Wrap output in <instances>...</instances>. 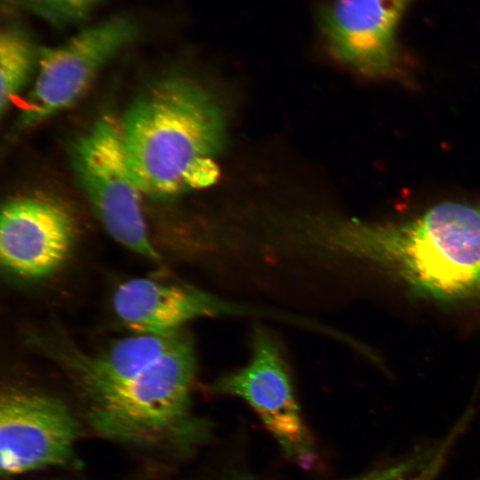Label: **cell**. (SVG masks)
Returning <instances> with one entry per match:
<instances>
[{
    "mask_svg": "<svg viewBox=\"0 0 480 480\" xmlns=\"http://www.w3.org/2000/svg\"><path fill=\"white\" fill-rule=\"evenodd\" d=\"M326 249L389 274L413 292L440 301L480 299V206L445 202L404 221L348 220L322 224Z\"/></svg>",
    "mask_w": 480,
    "mask_h": 480,
    "instance_id": "6da1fadb",
    "label": "cell"
},
{
    "mask_svg": "<svg viewBox=\"0 0 480 480\" xmlns=\"http://www.w3.org/2000/svg\"><path fill=\"white\" fill-rule=\"evenodd\" d=\"M118 124L128 165L148 196L172 199L218 178L224 117L213 98L191 80L171 76L154 83Z\"/></svg>",
    "mask_w": 480,
    "mask_h": 480,
    "instance_id": "7a4b0ae2",
    "label": "cell"
},
{
    "mask_svg": "<svg viewBox=\"0 0 480 480\" xmlns=\"http://www.w3.org/2000/svg\"><path fill=\"white\" fill-rule=\"evenodd\" d=\"M196 372L194 346L182 332L161 358L132 379L86 390L89 422L101 436L120 442L170 441L188 424Z\"/></svg>",
    "mask_w": 480,
    "mask_h": 480,
    "instance_id": "3957f363",
    "label": "cell"
},
{
    "mask_svg": "<svg viewBox=\"0 0 480 480\" xmlns=\"http://www.w3.org/2000/svg\"><path fill=\"white\" fill-rule=\"evenodd\" d=\"M79 185L106 231L123 246L156 263L141 207V194L128 165L118 120L101 116L71 147Z\"/></svg>",
    "mask_w": 480,
    "mask_h": 480,
    "instance_id": "277c9868",
    "label": "cell"
},
{
    "mask_svg": "<svg viewBox=\"0 0 480 480\" xmlns=\"http://www.w3.org/2000/svg\"><path fill=\"white\" fill-rule=\"evenodd\" d=\"M139 34L134 20L113 16L84 28L61 44L40 48L36 80L17 127L36 126L76 103L100 69Z\"/></svg>",
    "mask_w": 480,
    "mask_h": 480,
    "instance_id": "5b68a950",
    "label": "cell"
},
{
    "mask_svg": "<svg viewBox=\"0 0 480 480\" xmlns=\"http://www.w3.org/2000/svg\"><path fill=\"white\" fill-rule=\"evenodd\" d=\"M210 388L243 399L287 455L305 468L312 465V437L302 419L282 350L269 332L256 328L248 363L222 375Z\"/></svg>",
    "mask_w": 480,
    "mask_h": 480,
    "instance_id": "8992f818",
    "label": "cell"
},
{
    "mask_svg": "<svg viewBox=\"0 0 480 480\" xmlns=\"http://www.w3.org/2000/svg\"><path fill=\"white\" fill-rule=\"evenodd\" d=\"M79 423L61 400L7 389L0 399V471L24 474L70 461Z\"/></svg>",
    "mask_w": 480,
    "mask_h": 480,
    "instance_id": "52a82bcc",
    "label": "cell"
},
{
    "mask_svg": "<svg viewBox=\"0 0 480 480\" xmlns=\"http://www.w3.org/2000/svg\"><path fill=\"white\" fill-rule=\"evenodd\" d=\"M415 1L327 0L318 14L321 36L350 68L371 76H396L404 63L399 29Z\"/></svg>",
    "mask_w": 480,
    "mask_h": 480,
    "instance_id": "ba28073f",
    "label": "cell"
},
{
    "mask_svg": "<svg viewBox=\"0 0 480 480\" xmlns=\"http://www.w3.org/2000/svg\"><path fill=\"white\" fill-rule=\"evenodd\" d=\"M0 217V259L8 271L23 278H44L68 259L74 245L75 223L55 200L13 198L3 205Z\"/></svg>",
    "mask_w": 480,
    "mask_h": 480,
    "instance_id": "9c48e42d",
    "label": "cell"
},
{
    "mask_svg": "<svg viewBox=\"0 0 480 480\" xmlns=\"http://www.w3.org/2000/svg\"><path fill=\"white\" fill-rule=\"evenodd\" d=\"M123 325L135 333L168 335L201 316L221 312L212 296L193 287L138 277L120 284L112 299Z\"/></svg>",
    "mask_w": 480,
    "mask_h": 480,
    "instance_id": "30bf717a",
    "label": "cell"
},
{
    "mask_svg": "<svg viewBox=\"0 0 480 480\" xmlns=\"http://www.w3.org/2000/svg\"><path fill=\"white\" fill-rule=\"evenodd\" d=\"M183 332L136 333L119 339L96 356L76 353L73 365L84 390L128 380L161 358Z\"/></svg>",
    "mask_w": 480,
    "mask_h": 480,
    "instance_id": "8fae6325",
    "label": "cell"
},
{
    "mask_svg": "<svg viewBox=\"0 0 480 480\" xmlns=\"http://www.w3.org/2000/svg\"><path fill=\"white\" fill-rule=\"evenodd\" d=\"M39 50L20 29L6 28L0 36V110L4 114L37 69Z\"/></svg>",
    "mask_w": 480,
    "mask_h": 480,
    "instance_id": "7c38bea8",
    "label": "cell"
},
{
    "mask_svg": "<svg viewBox=\"0 0 480 480\" xmlns=\"http://www.w3.org/2000/svg\"><path fill=\"white\" fill-rule=\"evenodd\" d=\"M50 23L62 26L86 18L100 0H13Z\"/></svg>",
    "mask_w": 480,
    "mask_h": 480,
    "instance_id": "4fadbf2b",
    "label": "cell"
},
{
    "mask_svg": "<svg viewBox=\"0 0 480 480\" xmlns=\"http://www.w3.org/2000/svg\"><path fill=\"white\" fill-rule=\"evenodd\" d=\"M420 466L419 458H412L348 480H403Z\"/></svg>",
    "mask_w": 480,
    "mask_h": 480,
    "instance_id": "5bb4252c",
    "label": "cell"
}]
</instances>
